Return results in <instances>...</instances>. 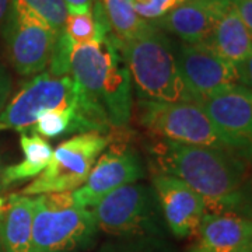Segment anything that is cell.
<instances>
[{"label":"cell","mask_w":252,"mask_h":252,"mask_svg":"<svg viewBox=\"0 0 252 252\" xmlns=\"http://www.w3.org/2000/svg\"><path fill=\"white\" fill-rule=\"evenodd\" d=\"M48 72L69 74L94 114L111 129L129 125L132 79L112 32L105 39L87 44H73L59 34Z\"/></svg>","instance_id":"7a4b0ae2"},{"label":"cell","mask_w":252,"mask_h":252,"mask_svg":"<svg viewBox=\"0 0 252 252\" xmlns=\"http://www.w3.org/2000/svg\"><path fill=\"white\" fill-rule=\"evenodd\" d=\"M238 72V84L252 93V55L241 64L237 66Z\"/></svg>","instance_id":"d4e9b609"},{"label":"cell","mask_w":252,"mask_h":252,"mask_svg":"<svg viewBox=\"0 0 252 252\" xmlns=\"http://www.w3.org/2000/svg\"><path fill=\"white\" fill-rule=\"evenodd\" d=\"M152 188L172 234L178 238L195 234L206 213L202 196L184 181L167 174H153Z\"/></svg>","instance_id":"4fadbf2b"},{"label":"cell","mask_w":252,"mask_h":252,"mask_svg":"<svg viewBox=\"0 0 252 252\" xmlns=\"http://www.w3.org/2000/svg\"><path fill=\"white\" fill-rule=\"evenodd\" d=\"M99 252H162L161 247L147 237H139V240L130 238L127 241L109 243L104 245Z\"/></svg>","instance_id":"7402d4cb"},{"label":"cell","mask_w":252,"mask_h":252,"mask_svg":"<svg viewBox=\"0 0 252 252\" xmlns=\"http://www.w3.org/2000/svg\"><path fill=\"white\" fill-rule=\"evenodd\" d=\"M20 147L23 152V161L4 167L3 185L7 188L20 181L36 178L46 168L52 158L54 149L44 137L38 135L28 136L21 133Z\"/></svg>","instance_id":"ac0fdd59"},{"label":"cell","mask_w":252,"mask_h":252,"mask_svg":"<svg viewBox=\"0 0 252 252\" xmlns=\"http://www.w3.org/2000/svg\"><path fill=\"white\" fill-rule=\"evenodd\" d=\"M10 7H11V0H0V27L6 21Z\"/></svg>","instance_id":"4316f807"},{"label":"cell","mask_w":252,"mask_h":252,"mask_svg":"<svg viewBox=\"0 0 252 252\" xmlns=\"http://www.w3.org/2000/svg\"><path fill=\"white\" fill-rule=\"evenodd\" d=\"M115 130L117 136H111L112 142L97 158L87 181L72 192L76 206L91 209L112 190L144 177L139 154L127 144L126 127Z\"/></svg>","instance_id":"30bf717a"},{"label":"cell","mask_w":252,"mask_h":252,"mask_svg":"<svg viewBox=\"0 0 252 252\" xmlns=\"http://www.w3.org/2000/svg\"><path fill=\"white\" fill-rule=\"evenodd\" d=\"M231 4L252 35V0H231Z\"/></svg>","instance_id":"603a6c76"},{"label":"cell","mask_w":252,"mask_h":252,"mask_svg":"<svg viewBox=\"0 0 252 252\" xmlns=\"http://www.w3.org/2000/svg\"><path fill=\"white\" fill-rule=\"evenodd\" d=\"M108 23L112 34L118 41H132L147 34L154 28L137 16L130 0H97Z\"/></svg>","instance_id":"d6986e66"},{"label":"cell","mask_w":252,"mask_h":252,"mask_svg":"<svg viewBox=\"0 0 252 252\" xmlns=\"http://www.w3.org/2000/svg\"><path fill=\"white\" fill-rule=\"evenodd\" d=\"M175 56L181 76L195 102L238 84V72L234 64L202 44H181L175 49Z\"/></svg>","instance_id":"7c38bea8"},{"label":"cell","mask_w":252,"mask_h":252,"mask_svg":"<svg viewBox=\"0 0 252 252\" xmlns=\"http://www.w3.org/2000/svg\"><path fill=\"white\" fill-rule=\"evenodd\" d=\"M235 67L252 55V35L231 4L219 17L210 35L202 44Z\"/></svg>","instance_id":"e0dca14e"},{"label":"cell","mask_w":252,"mask_h":252,"mask_svg":"<svg viewBox=\"0 0 252 252\" xmlns=\"http://www.w3.org/2000/svg\"><path fill=\"white\" fill-rule=\"evenodd\" d=\"M3 172H4V165H3V161L0 158V192L4 189V185H3Z\"/></svg>","instance_id":"83f0119b"},{"label":"cell","mask_w":252,"mask_h":252,"mask_svg":"<svg viewBox=\"0 0 252 252\" xmlns=\"http://www.w3.org/2000/svg\"><path fill=\"white\" fill-rule=\"evenodd\" d=\"M56 109L80 111L99 132L87 109L86 98L72 77L69 74L55 76L49 72L32 76L6 104L0 112V130H18L24 133L44 114Z\"/></svg>","instance_id":"5b68a950"},{"label":"cell","mask_w":252,"mask_h":252,"mask_svg":"<svg viewBox=\"0 0 252 252\" xmlns=\"http://www.w3.org/2000/svg\"><path fill=\"white\" fill-rule=\"evenodd\" d=\"M35 196L10 195L0 210V244L4 252H31Z\"/></svg>","instance_id":"2e32d148"},{"label":"cell","mask_w":252,"mask_h":252,"mask_svg":"<svg viewBox=\"0 0 252 252\" xmlns=\"http://www.w3.org/2000/svg\"><path fill=\"white\" fill-rule=\"evenodd\" d=\"M28 9L44 20L56 34L62 32L69 16V9L63 0H21Z\"/></svg>","instance_id":"ffe728a7"},{"label":"cell","mask_w":252,"mask_h":252,"mask_svg":"<svg viewBox=\"0 0 252 252\" xmlns=\"http://www.w3.org/2000/svg\"><path fill=\"white\" fill-rule=\"evenodd\" d=\"M97 231L91 210L76 206L72 192L35 196L31 252H76L89 247Z\"/></svg>","instance_id":"277c9868"},{"label":"cell","mask_w":252,"mask_h":252,"mask_svg":"<svg viewBox=\"0 0 252 252\" xmlns=\"http://www.w3.org/2000/svg\"><path fill=\"white\" fill-rule=\"evenodd\" d=\"M231 6V0H184L156 27L177 35L184 44L198 45L206 41L219 17Z\"/></svg>","instance_id":"9a60e30c"},{"label":"cell","mask_w":252,"mask_h":252,"mask_svg":"<svg viewBox=\"0 0 252 252\" xmlns=\"http://www.w3.org/2000/svg\"><path fill=\"white\" fill-rule=\"evenodd\" d=\"M156 174L177 177L205 200L206 213L252 217V172L231 150L157 139L147 144Z\"/></svg>","instance_id":"6da1fadb"},{"label":"cell","mask_w":252,"mask_h":252,"mask_svg":"<svg viewBox=\"0 0 252 252\" xmlns=\"http://www.w3.org/2000/svg\"><path fill=\"white\" fill-rule=\"evenodd\" d=\"M72 14H84L93 9V4L95 0H63Z\"/></svg>","instance_id":"484cf974"},{"label":"cell","mask_w":252,"mask_h":252,"mask_svg":"<svg viewBox=\"0 0 252 252\" xmlns=\"http://www.w3.org/2000/svg\"><path fill=\"white\" fill-rule=\"evenodd\" d=\"M0 252H4L3 251V247H1V244H0Z\"/></svg>","instance_id":"f1b7e54d"},{"label":"cell","mask_w":252,"mask_h":252,"mask_svg":"<svg viewBox=\"0 0 252 252\" xmlns=\"http://www.w3.org/2000/svg\"><path fill=\"white\" fill-rule=\"evenodd\" d=\"M139 99L156 102L193 101L181 76L175 48L154 26L132 41H118Z\"/></svg>","instance_id":"3957f363"},{"label":"cell","mask_w":252,"mask_h":252,"mask_svg":"<svg viewBox=\"0 0 252 252\" xmlns=\"http://www.w3.org/2000/svg\"><path fill=\"white\" fill-rule=\"evenodd\" d=\"M112 137L99 132L79 133L59 144L46 168L20 192L23 196L73 192L87 181L101 153Z\"/></svg>","instance_id":"8992f818"},{"label":"cell","mask_w":252,"mask_h":252,"mask_svg":"<svg viewBox=\"0 0 252 252\" xmlns=\"http://www.w3.org/2000/svg\"><path fill=\"white\" fill-rule=\"evenodd\" d=\"M189 252H252V217L205 213Z\"/></svg>","instance_id":"5bb4252c"},{"label":"cell","mask_w":252,"mask_h":252,"mask_svg":"<svg viewBox=\"0 0 252 252\" xmlns=\"http://www.w3.org/2000/svg\"><path fill=\"white\" fill-rule=\"evenodd\" d=\"M200 107L228 150L252 160V93L234 84L202 99Z\"/></svg>","instance_id":"8fae6325"},{"label":"cell","mask_w":252,"mask_h":252,"mask_svg":"<svg viewBox=\"0 0 252 252\" xmlns=\"http://www.w3.org/2000/svg\"><path fill=\"white\" fill-rule=\"evenodd\" d=\"M1 30L9 61L18 74L35 76L45 72L59 34L21 0H11Z\"/></svg>","instance_id":"ba28073f"},{"label":"cell","mask_w":252,"mask_h":252,"mask_svg":"<svg viewBox=\"0 0 252 252\" xmlns=\"http://www.w3.org/2000/svg\"><path fill=\"white\" fill-rule=\"evenodd\" d=\"M158 202L153 188L144 184H127L105 195L94 207L97 228L111 235L137 238L156 230Z\"/></svg>","instance_id":"9c48e42d"},{"label":"cell","mask_w":252,"mask_h":252,"mask_svg":"<svg viewBox=\"0 0 252 252\" xmlns=\"http://www.w3.org/2000/svg\"><path fill=\"white\" fill-rule=\"evenodd\" d=\"M10 93H11V79L4 66L0 62V112L9 102Z\"/></svg>","instance_id":"cb8c5ba5"},{"label":"cell","mask_w":252,"mask_h":252,"mask_svg":"<svg viewBox=\"0 0 252 252\" xmlns=\"http://www.w3.org/2000/svg\"><path fill=\"white\" fill-rule=\"evenodd\" d=\"M137 16L149 23H156L178 7L184 0H130Z\"/></svg>","instance_id":"44dd1931"},{"label":"cell","mask_w":252,"mask_h":252,"mask_svg":"<svg viewBox=\"0 0 252 252\" xmlns=\"http://www.w3.org/2000/svg\"><path fill=\"white\" fill-rule=\"evenodd\" d=\"M139 122L158 139L228 150L205 109L195 101L156 102L139 99Z\"/></svg>","instance_id":"52a82bcc"}]
</instances>
